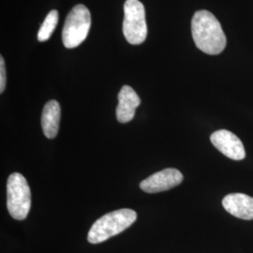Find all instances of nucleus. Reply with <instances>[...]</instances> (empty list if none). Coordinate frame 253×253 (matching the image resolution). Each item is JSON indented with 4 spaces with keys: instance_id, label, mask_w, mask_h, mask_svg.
I'll return each mask as SVG.
<instances>
[{
    "instance_id": "12",
    "label": "nucleus",
    "mask_w": 253,
    "mask_h": 253,
    "mask_svg": "<svg viewBox=\"0 0 253 253\" xmlns=\"http://www.w3.org/2000/svg\"><path fill=\"white\" fill-rule=\"evenodd\" d=\"M6 67L3 56H0V93H3L6 88Z\"/></svg>"
},
{
    "instance_id": "8",
    "label": "nucleus",
    "mask_w": 253,
    "mask_h": 253,
    "mask_svg": "<svg viewBox=\"0 0 253 253\" xmlns=\"http://www.w3.org/2000/svg\"><path fill=\"white\" fill-rule=\"evenodd\" d=\"M222 206L228 213L235 217L253 219V198L243 193H231L222 200Z\"/></svg>"
},
{
    "instance_id": "5",
    "label": "nucleus",
    "mask_w": 253,
    "mask_h": 253,
    "mask_svg": "<svg viewBox=\"0 0 253 253\" xmlns=\"http://www.w3.org/2000/svg\"><path fill=\"white\" fill-rule=\"evenodd\" d=\"M123 34L126 42L138 45L143 43L147 36L145 9L139 0H126L124 5Z\"/></svg>"
},
{
    "instance_id": "1",
    "label": "nucleus",
    "mask_w": 253,
    "mask_h": 253,
    "mask_svg": "<svg viewBox=\"0 0 253 253\" xmlns=\"http://www.w3.org/2000/svg\"><path fill=\"white\" fill-rule=\"evenodd\" d=\"M191 34L195 45L208 54H220L226 46V36L220 23L208 10H198L191 20Z\"/></svg>"
},
{
    "instance_id": "10",
    "label": "nucleus",
    "mask_w": 253,
    "mask_h": 253,
    "mask_svg": "<svg viewBox=\"0 0 253 253\" xmlns=\"http://www.w3.org/2000/svg\"><path fill=\"white\" fill-rule=\"evenodd\" d=\"M61 117L60 105L56 100L48 101L42 115V127L48 139H54L58 133Z\"/></svg>"
},
{
    "instance_id": "4",
    "label": "nucleus",
    "mask_w": 253,
    "mask_h": 253,
    "mask_svg": "<svg viewBox=\"0 0 253 253\" xmlns=\"http://www.w3.org/2000/svg\"><path fill=\"white\" fill-rule=\"evenodd\" d=\"M91 27V14L84 5H76L68 14L62 30V42L66 48L73 49L86 39Z\"/></svg>"
},
{
    "instance_id": "6",
    "label": "nucleus",
    "mask_w": 253,
    "mask_h": 253,
    "mask_svg": "<svg viewBox=\"0 0 253 253\" xmlns=\"http://www.w3.org/2000/svg\"><path fill=\"white\" fill-rule=\"evenodd\" d=\"M210 141L220 153L234 161H241L246 157L241 140L227 129H219L210 136Z\"/></svg>"
},
{
    "instance_id": "9",
    "label": "nucleus",
    "mask_w": 253,
    "mask_h": 253,
    "mask_svg": "<svg viewBox=\"0 0 253 253\" xmlns=\"http://www.w3.org/2000/svg\"><path fill=\"white\" fill-rule=\"evenodd\" d=\"M141 100L134 89L124 85L118 93V105L117 118L120 123H127L135 116L136 109L139 107Z\"/></svg>"
},
{
    "instance_id": "11",
    "label": "nucleus",
    "mask_w": 253,
    "mask_h": 253,
    "mask_svg": "<svg viewBox=\"0 0 253 253\" xmlns=\"http://www.w3.org/2000/svg\"><path fill=\"white\" fill-rule=\"evenodd\" d=\"M57 23H58V11L53 9L47 14L43 24L42 25V27L39 30V33H38L39 42H43L48 41L52 36L55 27L57 26Z\"/></svg>"
},
{
    "instance_id": "2",
    "label": "nucleus",
    "mask_w": 253,
    "mask_h": 253,
    "mask_svg": "<svg viewBox=\"0 0 253 253\" xmlns=\"http://www.w3.org/2000/svg\"><path fill=\"white\" fill-rule=\"evenodd\" d=\"M137 214L131 209H118L98 218L87 235L91 244H99L125 231L135 222Z\"/></svg>"
},
{
    "instance_id": "7",
    "label": "nucleus",
    "mask_w": 253,
    "mask_h": 253,
    "mask_svg": "<svg viewBox=\"0 0 253 253\" xmlns=\"http://www.w3.org/2000/svg\"><path fill=\"white\" fill-rule=\"evenodd\" d=\"M183 174L179 170L167 168L163 171L155 172L140 184L141 190L146 193H157L169 190L178 186L183 181Z\"/></svg>"
},
{
    "instance_id": "3",
    "label": "nucleus",
    "mask_w": 253,
    "mask_h": 253,
    "mask_svg": "<svg viewBox=\"0 0 253 253\" xmlns=\"http://www.w3.org/2000/svg\"><path fill=\"white\" fill-rule=\"evenodd\" d=\"M7 208L9 215L17 220L27 218L31 208V191L26 177L11 173L7 181Z\"/></svg>"
}]
</instances>
